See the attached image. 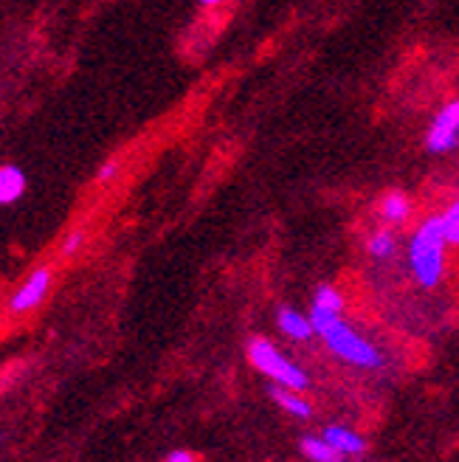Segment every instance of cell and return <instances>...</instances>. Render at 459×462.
<instances>
[{
	"instance_id": "5",
	"label": "cell",
	"mask_w": 459,
	"mask_h": 462,
	"mask_svg": "<svg viewBox=\"0 0 459 462\" xmlns=\"http://www.w3.org/2000/svg\"><path fill=\"white\" fill-rule=\"evenodd\" d=\"M426 147L431 152H454L459 147V102H448L426 133Z\"/></svg>"
},
{
	"instance_id": "1",
	"label": "cell",
	"mask_w": 459,
	"mask_h": 462,
	"mask_svg": "<svg viewBox=\"0 0 459 462\" xmlns=\"http://www.w3.org/2000/svg\"><path fill=\"white\" fill-rule=\"evenodd\" d=\"M445 248H448V240L443 231V217L440 215L426 217L409 240V268L415 273L418 285L437 288L443 282Z\"/></svg>"
},
{
	"instance_id": "2",
	"label": "cell",
	"mask_w": 459,
	"mask_h": 462,
	"mask_svg": "<svg viewBox=\"0 0 459 462\" xmlns=\"http://www.w3.org/2000/svg\"><path fill=\"white\" fill-rule=\"evenodd\" d=\"M248 361L251 366L262 373L265 378H271L277 386H285V389H293V392H305L310 378L302 366H296L290 358H285L277 346H273L268 338L257 336L248 341Z\"/></svg>"
},
{
	"instance_id": "7",
	"label": "cell",
	"mask_w": 459,
	"mask_h": 462,
	"mask_svg": "<svg viewBox=\"0 0 459 462\" xmlns=\"http://www.w3.org/2000/svg\"><path fill=\"white\" fill-rule=\"evenodd\" d=\"M26 172H23L17 164H4L0 167V206H12L17 203L23 195H26Z\"/></svg>"
},
{
	"instance_id": "16",
	"label": "cell",
	"mask_w": 459,
	"mask_h": 462,
	"mask_svg": "<svg viewBox=\"0 0 459 462\" xmlns=\"http://www.w3.org/2000/svg\"><path fill=\"white\" fill-rule=\"evenodd\" d=\"M119 161H105V164L99 167V172H96V183H110L113 178L119 175Z\"/></svg>"
},
{
	"instance_id": "17",
	"label": "cell",
	"mask_w": 459,
	"mask_h": 462,
	"mask_svg": "<svg viewBox=\"0 0 459 462\" xmlns=\"http://www.w3.org/2000/svg\"><path fill=\"white\" fill-rule=\"evenodd\" d=\"M164 462H197V459H195V454H189V451H172Z\"/></svg>"
},
{
	"instance_id": "11",
	"label": "cell",
	"mask_w": 459,
	"mask_h": 462,
	"mask_svg": "<svg viewBox=\"0 0 459 462\" xmlns=\"http://www.w3.org/2000/svg\"><path fill=\"white\" fill-rule=\"evenodd\" d=\"M302 451L310 462H344V457L325 440V437H302Z\"/></svg>"
},
{
	"instance_id": "6",
	"label": "cell",
	"mask_w": 459,
	"mask_h": 462,
	"mask_svg": "<svg viewBox=\"0 0 459 462\" xmlns=\"http://www.w3.org/2000/svg\"><path fill=\"white\" fill-rule=\"evenodd\" d=\"M321 437L341 454V457H361L363 451H366V440L358 434V431H353V429H347V426H327L325 431H321Z\"/></svg>"
},
{
	"instance_id": "15",
	"label": "cell",
	"mask_w": 459,
	"mask_h": 462,
	"mask_svg": "<svg viewBox=\"0 0 459 462\" xmlns=\"http://www.w3.org/2000/svg\"><path fill=\"white\" fill-rule=\"evenodd\" d=\"M85 240H87V235L82 228H77V231H71L65 240H62V248H60V254L68 260V257H74V254H79V248L85 245Z\"/></svg>"
},
{
	"instance_id": "18",
	"label": "cell",
	"mask_w": 459,
	"mask_h": 462,
	"mask_svg": "<svg viewBox=\"0 0 459 462\" xmlns=\"http://www.w3.org/2000/svg\"><path fill=\"white\" fill-rule=\"evenodd\" d=\"M200 6H217V4H223V0H197Z\"/></svg>"
},
{
	"instance_id": "9",
	"label": "cell",
	"mask_w": 459,
	"mask_h": 462,
	"mask_svg": "<svg viewBox=\"0 0 459 462\" xmlns=\"http://www.w3.org/2000/svg\"><path fill=\"white\" fill-rule=\"evenodd\" d=\"M381 209V217L389 223V226H398V223H406L409 215H411V200L403 195V192H386L378 203Z\"/></svg>"
},
{
	"instance_id": "13",
	"label": "cell",
	"mask_w": 459,
	"mask_h": 462,
	"mask_svg": "<svg viewBox=\"0 0 459 462\" xmlns=\"http://www.w3.org/2000/svg\"><path fill=\"white\" fill-rule=\"evenodd\" d=\"M440 217H443V231H445L448 245L459 248V198L448 206V209Z\"/></svg>"
},
{
	"instance_id": "14",
	"label": "cell",
	"mask_w": 459,
	"mask_h": 462,
	"mask_svg": "<svg viewBox=\"0 0 459 462\" xmlns=\"http://www.w3.org/2000/svg\"><path fill=\"white\" fill-rule=\"evenodd\" d=\"M313 305L341 313V310H344V296H341L338 288H333V285H318V291H316V296H313Z\"/></svg>"
},
{
	"instance_id": "12",
	"label": "cell",
	"mask_w": 459,
	"mask_h": 462,
	"mask_svg": "<svg viewBox=\"0 0 459 462\" xmlns=\"http://www.w3.org/2000/svg\"><path fill=\"white\" fill-rule=\"evenodd\" d=\"M366 251H370L372 257H378V260L392 257V254H395V235H392V231H386V228L375 231V235L366 240Z\"/></svg>"
},
{
	"instance_id": "10",
	"label": "cell",
	"mask_w": 459,
	"mask_h": 462,
	"mask_svg": "<svg viewBox=\"0 0 459 462\" xmlns=\"http://www.w3.org/2000/svg\"><path fill=\"white\" fill-rule=\"evenodd\" d=\"M271 398L277 401L285 411H290L293 418H310V414H313V406L299 395V392H293V389H285V386L273 383L271 386Z\"/></svg>"
},
{
	"instance_id": "8",
	"label": "cell",
	"mask_w": 459,
	"mask_h": 462,
	"mask_svg": "<svg viewBox=\"0 0 459 462\" xmlns=\"http://www.w3.org/2000/svg\"><path fill=\"white\" fill-rule=\"evenodd\" d=\"M277 325H280V330H282L288 338H293V341H305V338L313 336L310 319H308L305 313H299V310H293V308H280V313H277Z\"/></svg>"
},
{
	"instance_id": "4",
	"label": "cell",
	"mask_w": 459,
	"mask_h": 462,
	"mask_svg": "<svg viewBox=\"0 0 459 462\" xmlns=\"http://www.w3.org/2000/svg\"><path fill=\"white\" fill-rule=\"evenodd\" d=\"M51 282H54V271L49 265H40L34 268L26 280H23V285L12 293L9 299V310L14 316H23V313H32L34 308H40L45 302V296H49L51 291Z\"/></svg>"
},
{
	"instance_id": "3",
	"label": "cell",
	"mask_w": 459,
	"mask_h": 462,
	"mask_svg": "<svg viewBox=\"0 0 459 462\" xmlns=\"http://www.w3.org/2000/svg\"><path fill=\"white\" fill-rule=\"evenodd\" d=\"M321 341L330 346V353L338 356L341 361H347L353 366H361V369H378L383 366V356L375 344L366 341L358 330H353L347 321H341V316L335 321L318 333Z\"/></svg>"
}]
</instances>
